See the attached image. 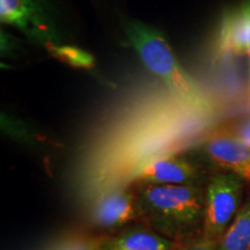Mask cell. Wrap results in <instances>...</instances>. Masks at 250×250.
Here are the masks:
<instances>
[{"label":"cell","instance_id":"cell-1","mask_svg":"<svg viewBox=\"0 0 250 250\" xmlns=\"http://www.w3.org/2000/svg\"><path fill=\"white\" fill-rule=\"evenodd\" d=\"M136 195L139 218L167 239H186L204 225L205 192L199 186L142 183Z\"/></svg>","mask_w":250,"mask_h":250},{"label":"cell","instance_id":"cell-2","mask_svg":"<svg viewBox=\"0 0 250 250\" xmlns=\"http://www.w3.org/2000/svg\"><path fill=\"white\" fill-rule=\"evenodd\" d=\"M122 27L140 62L171 96L198 111L210 112V103L184 70L164 34L142 21L123 17Z\"/></svg>","mask_w":250,"mask_h":250},{"label":"cell","instance_id":"cell-3","mask_svg":"<svg viewBox=\"0 0 250 250\" xmlns=\"http://www.w3.org/2000/svg\"><path fill=\"white\" fill-rule=\"evenodd\" d=\"M0 21L46 51L66 43L61 17L51 0H0Z\"/></svg>","mask_w":250,"mask_h":250},{"label":"cell","instance_id":"cell-4","mask_svg":"<svg viewBox=\"0 0 250 250\" xmlns=\"http://www.w3.org/2000/svg\"><path fill=\"white\" fill-rule=\"evenodd\" d=\"M232 173L212 177L205 191L204 237L220 240L240 210L243 183Z\"/></svg>","mask_w":250,"mask_h":250},{"label":"cell","instance_id":"cell-5","mask_svg":"<svg viewBox=\"0 0 250 250\" xmlns=\"http://www.w3.org/2000/svg\"><path fill=\"white\" fill-rule=\"evenodd\" d=\"M202 173L192 160L182 154H167L152 159L133 171L130 179L140 183L165 186H198Z\"/></svg>","mask_w":250,"mask_h":250},{"label":"cell","instance_id":"cell-6","mask_svg":"<svg viewBox=\"0 0 250 250\" xmlns=\"http://www.w3.org/2000/svg\"><path fill=\"white\" fill-rule=\"evenodd\" d=\"M90 218L95 226L101 228L123 227L139 219L137 195L124 187L109 188L94 202Z\"/></svg>","mask_w":250,"mask_h":250},{"label":"cell","instance_id":"cell-7","mask_svg":"<svg viewBox=\"0 0 250 250\" xmlns=\"http://www.w3.org/2000/svg\"><path fill=\"white\" fill-rule=\"evenodd\" d=\"M208 160L250 182V147L226 132L214 134L204 145Z\"/></svg>","mask_w":250,"mask_h":250},{"label":"cell","instance_id":"cell-8","mask_svg":"<svg viewBox=\"0 0 250 250\" xmlns=\"http://www.w3.org/2000/svg\"><path fill=\"white\" fill-rule=\"evenodd\" d=\"M171 247L169 239L155 230L133 226L109 241L100 243L98 250H171Z\"/></svg>","mask_w":250,"mask_h":250},{"label":"cell","instance_id":"cell-9","mask_svg":"<svg viewBox=\"0 0 250 250\" xmlns=\"http://www.w3.org/2000/svg\"><path fill=\"white\" fill-rule=\"evenodd\" d=\"M217 51L224 57L247 55L246 22L240 7L229 9L223 17L217 40Z\"/></svg>","mask_w":250,"mask_h":250},{"label":"cell","instance_id":"cell-10","mask_svg":"<svg viewBox=\"0 0 250 250\" xmlns=\"http://www.w3.org/2000/svg\"><path fill=\"white\" fill-rule=\"evenodd\" d=\"M217 250H250V199L219 240Z\"/></svg>","mask_w":250,"mask_h":250},{"label":"cell","instance_id":"cell-11","mask_svg":"<svg viewBox=\"0 0 250 250\" xmlns=\"http://www.w3.org/2000/svg\"><path fill=\"white\" fill-rule=\"evenodd\" d=\"M48 52L59 62H64L71 67L80 68V70H89L96 64L95 58L88 51L68 44V43L51 48Z\"/></svg>","mask_w":250,"mask_h":250},{"label":"cell","instance_id":"cell-12","mask_svg":"<svg viewBox=\"0 0 250 250\" xmlns=\"http://www.w3.org/2000/svg\"><path fill=\"white\" fill-rule=\"evenodd\" d=\"M230 136L235 137L236 139L241 140L243 144L250 147V120H246L237 123L235 126L232 127L230 132H226Z\"/></svg>","mask_w":250,"mask_h":250},{"label":"cell","instance_id":"cell-13","mask_svg":"<svg viewBox=\"0 0 250 250\" xmlns=\"http://www.w3.org/2000/svg\"><path fill=\"white\" fill-rule=\"evenodd\" d=\"M218 243H219L218 240L206 239V237L203 236L202 239L190 243V245L186 246L184 248L180 250H217Z\"/></svg>","mask_w":250,"mask_h":250},{"label":"cell","instance_id":"cell-14","mask_svg":"<svg viewBox=\"0 0 250 250\" xmlns=\"http://www.w3.org/2000/svg\"><path fill=\"white\" fill-rule=\"evenodd\" d=\"M243 18L246 22V33H247V56L249 59V68H250V0H243L241 6ZM249 79H250V70H249Z\"/></svg>","mask_w":250,"mask_h":250},{"label":"cell","instance_id":"cell-15","mask_svg":"<svg viewBox=\"0 0 250 250\" xmlns=\"http://www.w3.org/2000/svg\"><path fill=\"white\" fill-rule=\"evenodd\" d=\"M100 243H90V242H83L77 243V245L68 246L62 250H98Z\"/></svg>","mask_w":250,"mask_h":250}]
</instances>
